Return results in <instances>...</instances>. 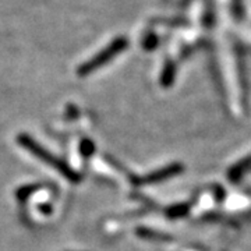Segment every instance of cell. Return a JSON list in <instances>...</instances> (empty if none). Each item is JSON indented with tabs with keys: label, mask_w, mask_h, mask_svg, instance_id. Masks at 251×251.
<instances>
[{
	"label": "cell",
	"mask_w": 251,
	"mask_h": 251,
	"mask_svg": "<svg viewBox=\"0 0 251 251\" xmlns=\"http://www.w3.org/2000/svg\"><path fill=\"white\" fill-rule=\"evenodd\" d=\"M17 141L23 148L27 150L28 152L32 153V155L36 156L39 161L45 162L48 165H50L53 169L60 172L64 177H67V179L72 180V181H80V176L73 171L72 168H70L66 162H63L62 159H59V158L53 156L50 152H48L45 148H42V147L36 143L35 140H32L29 135L20 134L17 137Z\"/></svg>",
	"instance_id": "6da1fadb"
},
{
	"label": "cell",
	"mask_w": 251,
	"mask_h": 251,
	"mask_svg": "<svg viewBox=\"0 0 251 251\" xmlns=\"http://www.w3.org/2000/svg\"><path fill=\"white\" fill-rule=\"evenodd\" d=\"M177 172H180V166H171V168H166V169H162L159 172H155L151 173L150 176H147L143 180V183H155V181H161V180L166 179L169 176L176 175Z\"/></svg>",
	"instance_id": "7a4b0ae2"
},
{
	"label": "cell",
	"mask_w": 251,
	"mask_h": 251,
	"mask_svg": "<svg viewBox=\"0 0 251 251\" xmlns=\"http://www.w3.org/2000/svg\"><path fill=\"white\" fill-rule=\"evenodd\" d=\"M94 150H95V147H94L92 141L84 140V141H82V144H81V153H82L85 158L91 156V153L94 152Z\"/></svg>",
	"instance_id": "3957f363"
},
{
	"label": "cell",
	"mask_w": 251,
	"mask_h": 251,
	"mask_svg": "<svg viewBox=\"0 0 251 251\" xmlns=\"http://www.w3.org/2000/svg\"><path fill=\"white\" fill-rule=\"evenodd\" d=\"M35 190V186H28V187H24V188H20L17 193V196L20 200H24V198H27L28 194H31L32 191Z\"/></svg>",
	"instance_id": "277c9868"
}]
</instances>
